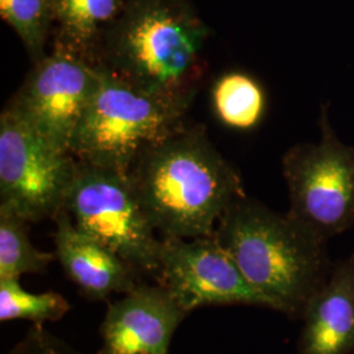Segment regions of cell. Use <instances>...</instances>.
<instances>
[{
  "mask_svg": "<svg viewBox=\"0 0 354 354\" xmlns=\"http://www.w3.org/2000/svg\"><path fill=\"white\" fill-rule=\"evenodd\" d=\"M129 178L160 238L214 235L230 205L247 194L236 168L201 127L185 125L152 146Z\"/></svg>",
  "mask_w": 354,
  "mask_h": 354,
  "instance_id": "1",
  "label": "cell"
},
{
  "mask_svg": "<svg viewBox=\"0 0 354 354\" xmlns=\"http://www.w3.org/2000/svg\"><path fill=\"white\" fill-rule=\"evenodd\" d=\"M210 29L189 0H127L104 33L96 67L190 106Z\"/></svg>",
  "mask_w": 354,
  "mask_h": 354,
  "instance_id": "2",
  "label": "cell"
},
{
  "mask_svg": "<svg viewBox=\"0 0 354 354\" xmlns=\"http://www.w3.org/2000/svg\"><path fill=\"white\" fill-rule=\"evenodd\" d=\"M214 235L268 308L292 320H301L333 266L327 241L247 194L230 205Z\"/></svg>",
  "mask_w": 354,
  "mask_h": 354,
  "instance_id": "3",
  "label": "cell"
},
{
  "mask_svg": "<svg viewBox=\"0 0 354 354\" xmlns=\"http://www.w3.org/2000/svg\"><path fill=\"white\" fill-rule=\"evenodd\" d=\"M189 108L102 70L100 86L76 127L70 152L77 162L129 175L145 152L187 125Z\"/></svg>",
  "mask_w": 354,
  "mask_h": 354,
  "instance_id": "4",
  "label": "cell"
},
{
  "mask_svg": "<svg viewBox=\"0 0 354 354\" xmlns=\"http://www.w3.org/2000/svg\"><path fill=\"white\" fill-rule=\"evenodd\" d=\"M64 210L74 225L155 281L162 238L152 226L129 175L77 162Z\"/></svg>",
  "mask_w": 354,
  "mask_h": 354,
  "instance_id": "5",
  "label": "cell"
},
{
  "mask_svg": "<svg viewBox=\"0 0 354 354\" xmlns=\"http://www.w3.org/2000/svg\"><path fill=\"white\" fill-rule=\"evenodd\" d=\"M320 140L297 143L282 158L289 210L297 222L328 241L354 226V146L342 143L320 113Z\"/></svg>",
  "mask_w": 354,
  "mask_h": 354,
  "instance_id": "6",
  "label": "cell"
},
{
  "mask_svg": "<svg viewBox=\"0 0 354 354\" xmlns=\"http://www.w3.org/2000/svg\"><path fill=\"white\" fill-rule=\"evenodd\" d=\"M77 169L71 152L54 147L7 106L0 114V205L29 223L64 210Z\"/></svg>",
  "mask_w": 354,
  "mask_h": 354,
  "instance_id": "7",
  "label": "cell"
},
{
  "mask_svg": "<svg viewBox=\"0 0 354 354\" xmlns=\"http://www.w3.org/2000/svg\"><path fill=\"white\" fill-rule=\"evenodd\" d=\"M102 82V70L51 50L33 64L6 106L54 147L68 151L76 127Z\"/></svg>",
  "mask_w": 354,
  "mask_h": 354,
  "instance_id": "8",
  "label": "cell"
},
{
  "mask_svg": "<svg viewBox=\"0 0 354 354\" xmlns=\"http://www.w3.org/2000/svg\"><path fill=\"white\" fill-rule=\"evenodd\" d=\"M155 282L171 294L187 315L207 306L268 308L215 235L193 239L162 238Z\"/></svg>",
  "mask_w": 354,
  "mask_h": 354,
  "instance_id": "9",
  "label": "cell"
},
{
  "mask_svg": "<svg viewBox=\"0 0 354 354\" xmlns=\"http://www.w3.org/2000/svg\"><path fill=\"white\" fill-rule=\"evenodd\" d=\"M185 317L160 283L142 281L108 304L97 354H169L175 332Z\"/></svg>",
  "mask_w": 354,
  "mask_h": 354,
  "instance_id": "10",
  "label": "cell"
},
{
  "mask_svg": "<svg viewBox=\"0 0 354 354\" xmlns=\"http://www.w3.org/2000/svg\"><path fill=\"white\" fill-rule=\"evenodd\" d=\"M53 221L55 259L89 301H106L113 294H125L145 279L118 254L76 227L64 209Z\"/></svg>",
  "mask_w": 354,
  "mask_h": 354,
  "instance_id": "11",
  "label": "cell"
},
{
  "mask_svg": "<svg viewBox=\"0 0 354 354\" xmlns=\"http://www.w3.org/2000/svg\"><path fill=\"white\" fill-rule=\"evenodd\" d=\"M301 322L298 354H354V253L333 263Z\"/></svg>",
  "mask_w": 354,
  "mask_h": 354,
  "instance_id": "12",
  "label": "cell"
},
{
  "mask_svg": "<svg viewBox=\"0 0 354 354\" xmlns=\"http://www.w3.org/2000/svg\"><path fill=\"white\" fill-rule=\"evenodd\" d=\"M127 0H53V50L96 66L102 37Z\"/></svg>",
  "mask_w": 354,
  "mask_h": 354,
  "instance_id": "13",
  "label": "cell"
},
{
  "mask_svg": "<svg viewBox=\"0 0 354 354\" xmlns=\"http://www.w3.org/2000/svg\"><path fill=\"white\" fill-rule=\"evenodd\" d=\"M210 100L218 121L235 130H251L266 113V91L254 77L241 71L219 76L210 91Z\"/></svg>",
  "mask_w": 354,
  "mask_h": 354,
  "instance_id": "14",
  "label": "cell"
},
{
  "mask_svg": "<svg viewBox=\"0 0 354 354\" xmlns=\"http://www.w3.org/2000/svg\"><path fill=\"white\" fill-rule=\"evenodd\" d=\"M28 225L23 216L0 205V279L42 273L55 260V253L35 247Z\"/></svg>",
  "mask_w": 354,
  "mask_h": 354,
  "instance_id": "15",
  "label": "cell"
},
{
  "mask_svg": "<svg viewBox=\"0 0 354 354\" xmlns=\"http://www.w3.org/2000/svg\"><path fill=\"white\" fill-rule=\"evenodd\" d=\"M71 306L57 291L30 292L20 279H0V322L28 320L33 324L57 322L70 311Z\"/></svg>",
  "mask_w": 354,
  "mask_h": 354,
  "instance_id": "16",
  "label": "cell"
},
{
  "mask_svg": "<svg viewBox=\"0 0 354 354\" xmlns=\"http://www.w3.org/2000/svg\"><path fill=\"white\" fill-rule=\"evenodd\" d=\"M0 16L21 39L33 64L46 55L53 35V0H0Z\"/></svg>",
  "mask_w": 354,
  "mask_h": 354,
  "instance_id": "17",
  "label": "cell"
},
{
  "mask_svg": "<svg viewBox=\"0 0 354 354\" xmlns=\"http://www.w3.org/2000/svg\"><path fill=\"white\" fill-rule=\"evenodd\" d=\"M7 354H83L44 324H33Z\"/></svg>",
  "mask_w": 354,
  "mask_h": 354,
  "instance_id": "18",
  "label": "cell"
}]
</instances>
